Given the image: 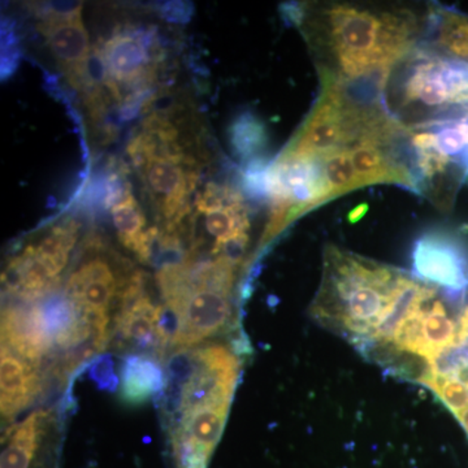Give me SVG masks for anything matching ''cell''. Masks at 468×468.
<instances>
[{"label": "cell", "mask_w": 468, "mask_h": 468, "mask_svg": "<svg viewBox=\"0 0 468 468\" xmlns=\"http://www.w3.org/2000/svg\"><path fill=\"white\" fill-rule=\"evenodd\" d=\"M319 58V72L347 84L383 88L393 68L417 48L426 21L406 8L353 3L289 5Z\"/></svg>", "instance_id": "1"}, {"label": "cell", "mask_w": 468, "mask_h": 468, "mask_svg": "<svg viewBox=\"0 0 468 468\" xmlns=\"http://www.w3.org/2000/svg\"><path fill=\"white\" fill-rule=\"evenodd\" d=\"M405 271L326 246L324 276L311 314L356 347L368 340L410 279Z\"/></svg>", "instance_id": "2"}, {"label": "cell", "mask_w": 468, "mask_h": 468, "mask_svg": "<svg viewBox=\"0 0 468 468\" xmlns=\"http://www.w3.org/2000/svg\"><path fill=\"white\" fill-rule=\"evenodd\" d=\"M384 104L405 128L468 119V64L426 45L393 68Z\"/></svg>", "instance_id": "3"}, {"label": "cell", "mask_w": 468, "mask_h": 468, "mask_svg": "<svg viewBox=\"0 0 468 468\" xmlns=\"http://www.w3.org/2000/svg\"><path fill=\"white\" fill-rule=\"evenodd\" d=\"M415 189L442 209L452 208L468 177V119L406 128Z\"/></svg>", "instance_id": "4"}, {"label": "cell", "mask_w": 468, "mask_h": 468, "mask_svg": "<svg viewBox=\"0 0 468 468\" xmlns=\"http://www.w3.org/2000/svg\"><path fill=\"white\" fill-rule=\"evenodd\" d=\"M165 298V304L174 310L180 322L174 347L190 349L206 338L218 334L232 319V302L229 292L196 284L190 272Z\"/></svg>", "instance_id": "5"}, {"label": "cell", "mask_w": 468, "mask_h": 468, "mask_svg": "<svg viewBox=\"0 0 468 468\" xmlns=\"http://www.w3.org/2000/svg\"><path fill=\"white\" fill-rule=\"evenodd\" d=\"M239 375V359L227 347L211 345L193 349L192 365L181 385L176 414L183 417L212 406L230 405Z\"/></svg>", "instance_id": "6"}, {"label": "cell", "mask_w": 468, "mask_h": 468, "mask_svg": "<svg viewBox=\"0 0 468 468\" xmlns=\"http://www.w3.org/2000/svg\"><path fill=\"white\" fill-rule=\"evenodd\" d=\"M415 275L442 291L468 292V243L460 234L432 230L412 249Z\"/></svg>", "instance_id": "7"}, {"label": "cell", "mask_w": 468, "mask_h": 468, "mask_svg": "<svg viewBox=\"0 0 468 468\" xmlns=\"http://www.w3.org/2000/svg\"><path fill=\"white\" fill-rule=\"evenodd\" d=\"M230 405L212 406L183 415L172 432V454L177 468H207L223 435Z\"/></svg>", "instance_id": "8"}, {"label": "cell", "mask_w": 468, "mask_h": 468, "mask_svg": "<svg viewBox=\"0 0 468 468\" xmlns=\"http://www.w3.org/2000/svg\"><path fill=\"white\" fill-rule=\"evenodd\" d=\"M2 345L37 366L52 349L54 335L45 307L39 303L5 307L2 313Z\"/></svg>", "instance_id": "9"}, {"label": "cell", "mask_w": 468, "mask_h": 468, "mask_svg": "<svg viewBox=\"0 0 468 468\" xmlns=\"http://www.w3.org/2000/svg\"><path fill=\"white\" fill-rule=\"evenodd\" d=\"M183 163L153 158L144 167V178L153 198L158 202L168 229H177L185 215L190 211L189 196L197 184L194 172H185Z\"/></svg>", "instance_id": "10"}, {"label": "cell", "mask_w": 468, "mask_h": 468, "mask_svg": "<svg viewBox=\"0 0 468 468\" xmlns=\"http://www.w3.org/2000/svg\"><path fill=\"white\" fill-rule=\"evenodd\" d=\"M38 26L46 37L48 48L61 66L68 70L76 69L90 57L89 34L81 18V5H58L48 7Z\"/></svg>", "instance_id": "11"}, {"label": "cell", "mask_w": 468, "mask_h": 468, "mask_svg": "<svg viewBox=\"0 0 468 468\" xmlns=\"http://www.w3.org/2000/svg\"><path fill=\"white\" fill-rule=\"evenodd\" d=\"M124 282L104 258L97 257L81 264L67 282L66 295L82 309L107 314L111 303L120 298Z\"/></svg>", "instance_id": "12"}, {"label": "cell", "mask_w": 468, "mask_h": 468, "mask_svg": "<svg viewBox=\"0 0 468 468\" xmlns=\"http://www.w3.org/2000/svg\"><path fill=\"white\" fill-rule=\"evenodd\" d=\"M110 79L119 84L140 86L151 80V58L144 37L117 33L103 48Z\"/></svg>", "instance_id": "13"}, {"label": "cell", "mask_w": 468, "mask_h": 468, "mask_svg": "<svg viewBox=\"0 0 468 468\" xmlns=\"http://www.w3.org/2000/svg\"><path fill=\"white\" fill-rule=\"evenodd\" d=\"M2 282L9 294L29 303L48 298L58 286V279L37 260L29 245L21 254L9 261Z\"/></svg>", "instance_id": "14"}, {"label": "cell", "mask_w": 468, "mask_h": 468, "mask_svg": "<svg viewBox=\"0 0 468 468\" xmlns=\"http://www.w3.org/2000/svg\"><path fill=\"white\" fill-rule=\"evenodd\" d=\"M2 414L12 418L23 411L39 392L37 369L2 345Z\"/></svg>", "instance_id": "15"}, {"label": "cell", "mask_w": 468, "mask_h": 468, "mask_svg": "<svg viewBox=\"0 0 468 468\" xmlns=\"http://www.w3.org/2000/svg\"><path fill=\"white\" fill-rule=\"evenodd\" d=\"M116 329L122 340L140 349H151L162 356L165 351L158 329V307L144 292L133 301L120 304Z\"/></svg>", "instance_id": "16"}, {"label": "cell", "mask_w": 468, "mask_h": 468, "mask_svg": "<svg viewBox=\"0 0 468 468\" xmlns=\"http://www.w3.org/2000/svg\"><path fill=\"white\" fill-rule=\"evenodd\" d=\"M428 46L468 64V15L435 5L427 14Z\"/></svg>", "instance_id": "17"}, {"label": "cell", "mask_w": 468, "mask_h": 468, "mask_svg": "<svg viewBox=\"0 0 468 468\" xmlns=\"http://www.w3.org/2000/svg\"><path fill=\"white\" fill-rule=\"evenodd\" d=\"M48 412L38 411L5 433L2 468H32L48 427Z\"/></svg>", "instance_id": "18"}, {"label": "cell", "mask_w": 468, "mask_h": 468, "mask_svg": "<svg viewBox=\"0 0 468 468\" xmlns=\"http://www.w3.org/2000/svg\"><path fill=\"white\" fill-rule=\"evenodd\" d=\"M165 378L158 360L149 356H131L122 366L120 392L122 401L140 405L165 390Z\"/></svg>", "instance_id": "19"}, {"label": "cell", "mask_w": 468, "mask_h": 468, "mask_svg": "<svg viewBox=\"0 0 468 468\" xmlns=\"http://www.w3.org/2000/svg\"><path fill=\"white\" fill-rule=\"evenodd\" d=\"M79 224L66 220L52 227L50 232L37 243H30L33 254L41 261L52 276H60L69 260L70 251L75 248L79 239Z\"/></svg>", "instance_id": "20"}, {"label": "cell", "mask_w": 468, "mask_h": 468, "mask_svg": "<svg viewBox=\"0 0 468 468\" xmlns=\"http://www.w3.org/2000/svg\"><path fill=\"white\" fill-rule=\"evenodd\" d=\"M229 140L234 154L243 162L261 159L267 144L266 125L251 112H243L230 125Z\"/></svg>", "instance_id": "21"}, {"label": "cell", "mask_w": 468, "mask_h": 468, "mask_svg": "<svg viewBox=\"0 0 468 468\" xmlns=\"http://www.w3.org/2000/svg\"><path fill=\"white\" fill-rule=\"evenodd\" d=\"M322 159L331 201L362 187L358 175L351 163L349 147L326 154Z\"/></svg>", "instance_id": "22"}, {"label": "cell", "mask_w": 468, "mask_h": 468, "mask_svg": "<svg viewBox=\"0 0 468 468\" xmlns=\"http://www.w3.org/2000/svg\"><path fill=\"white\" fill-rule=\"evenodd\" d=\"M111 212H112L113 224L119 232L120 241L129 250L133 251L146 226V218L140 205L135 201L133 194H126L122 202L111 208Z\"/></svg>", "instance_id": "23"}, {"label": "cell", "mask_w": 468, "mask_h": 468, "mask_svg": "<svg viewBox=\"0 0 468 468\" xmlns=\"http://www.w3.org/2000/svg\"><path fill=\"white\" fill-rule=\"evenodd\" d=\"M241 196L242 194L239 190L232 189V187L208 184L205 192L199 194L197 198L196 206L199 212L208 215L226 207L228 203L233 202L234 199L239 198Z\"/></svg>", "instance_id": "24"}, {"label": "cell", "mask_w": 468, "mask_h": 468, "mask_svg": "<svg viewBox=\"0 0 468 468\" xmlns=\"http://www.w3.org/2000/svg\"><path fill=\"white\" fill-rule=\"evenodd\" d=\"M467 180H468V177H467Z\"/></svg>", "instance_id": "25"}]
</instances>
